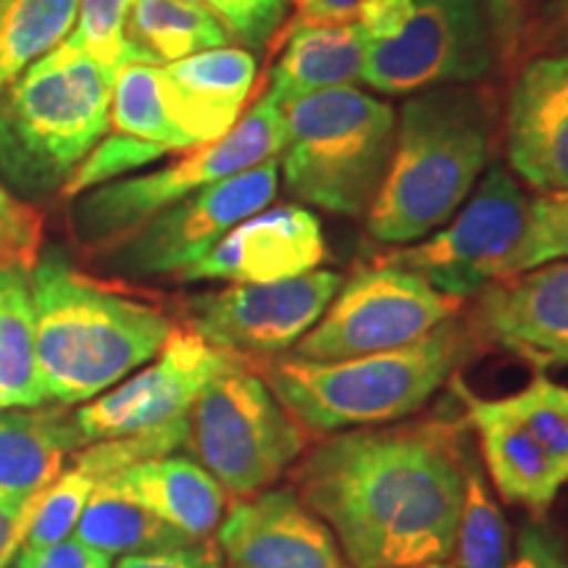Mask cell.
I'll return each mask as SVG.
<instances>
[{
	"instance_id": "obj_26",
	"label": "cell",
	"mask_w": 568,
	"mask_h": 568,
	"mask_svg": "<svg viewBox=\"0 0 568 568\" xmlns=\"http://www.w3.org/2000/svg\"><path fill=\"white\" fill-rule=\"evenodd\" d=\"M74 537L105 556H132V552H151L163 548H182L190 539L180 535L151 510L134 500L111 493L109 487H98L84 506Z\"/></svg>"
},
{
	"instance_id": "obj_12",
	"label": "cell",
	"mask_w": 568,
	"mask_h": 568,
	"mask_svg": "<svg viewBox=\"0 0 568 568\" xmlns=\"http://www.w3.org/2000/svg\"><path fill=\"white\" fill-rule=\"evenodd\" d=\"M280 190V159L197 190L142 224L124 243L103 253V264L122 276L180 274L201 261L226 232L264 211Z\"/></svg>"
},
{
	"instance_id": "obj_20",
	"label": "cell",
	"mask_w": 568,
	"mask_h": 568,
	"mask_svg": "<svg viewBox=\"0 0 568 568\" xmlns=\"http://www.w3.org/2000/svg\"><path fill=\"white\" fill-rule=\"evenodd\" d=\"M458 393L464 397L468 422L477 432L487 471L503 500L535 514L548 510L560 489L568 485L550 453L514 414L506 397L487 400L464 387H458Z\"/></svg>"
},
{
	"instance_id": "obj_41",
	"label": "cell",
	"mask_w": 568,
	"mask_h": 568,
	"mask_svg": "<svg viewBox=\"0 0 568 568\" xmlns=\"http://www.w3.org/2000/svg\"><path fill=\"white\" fill-rule=\"evenodd\" d=\"M414 0H364L358 11V27L366 32L368 42L393 40L406 30Z\"/></svg>"
},
{
	"instance_id": "obj_4",
	"label": "cell",
	"mask_w": 568,
	"mask_h": 568,
	"mask_svg": "<svg viewBox=\"0 0 568 568\" xmlns=\"http://www.w3.org/2000/svg\"><path fill=\"white\" fill-rule=\"evenodd\" d=\"M477 332L447 318L395 351L345 361H305L282 355L261 376L282 408L314 435L366 429L416 414L450 379L471 351Z\"/></svg>"
},
{
	"instance_id": "obj_38",
	"label": "cell",
	"mask_w": 568,
	"mask_h": 568,
	"mask_svg": "<svg viewBox=\"0 0 568 568\" xmlns=\"http://www.w3.org/2000/svg\"><path fill=\"white\" fill-rule=\"evenodd\" d=\"M17 568H111V556L90 548L77 537H67L48 548L24 550L17 558Z\"/></svg>"
},
{
	"instance_id": "obj_48",
	"label": "cell",
	"mask_w": 568,
	"mask_h": 568,
	"mask_svg": "<svg viewBox=\"0 0 568 568\" xmlns=\"http://www.w3.org/2000/svg\"><path fill=\"white\" fill-rule=\"evenodd\" d=\"M6 568H17V564H13V566H6Z\"/></svg>"
},
{
	"instance_id": "obj_40",
	"label": "cell",
	"mask_w": 568,
	"mask_h": 568,
	"mask_svg": "<svg viewBox=\"0 0 568 568\" xmlns=\"http://www.w3.org/2000/svg\"><path fill=\"white\" fill-rule=\"evenodd\" d=\"M508 568H568L558 537L545 524H527Z\"/></svg>"
},
{
	"instance_id": "obj_23",
	"label": "cell",
	"mask_w": 568,
	"mask_h": 568,
	"mask_svg": "<svg viewBox=\"0 0 568 568\" xmlns=\"http://www.w3.org/2000/svg\"><path fill=\"white\" fill-rule=\"evenodd\" d=\"M368 38L355 24L293 27L284 40L280 61L272 69L268 95L287 105L314 92L353 88L364 80Z\"/></svg>"
},
{
	"instance_id": "obj_45",
	"label": "cell",
	"mask_w": 568,
	"mask_h": 568,
	"mask_svg": "<svg viewBox=\"0 0 568 568\" xmlns=\"http://www.w3.org/2000/svg\"><path fill=\"white\" fill-rule=\"evenodd\" d=\"M416 568H453V566H447L443 560V564H426V566H416Z\"/></svg>"
},
{
	"instance_id": "obj_15",
	"label": "cell",
	"mask_w": 568,
	"mask_h": 568,
	"mask_svg": "<svg viewBox=\"0 0 568 568\" xmlns=\"http://www.w3.org/2000/svg\"><path fill=\"white\" fill-rule=\"evenodd\" d=\"M471 329L542 372L568 366V261L489 282Z\"/></svg>"
},
{
	"instance_id": "obj_31",
	"label": "cell",
	"mask_w": 568,
	"mask_h": 568,
	"mask_svg": "<svg viewBox=\"0 0 568 568\" xmlns=\"http://www.w3.org/2000/svg\"><path fill=\"white\" fill-rule=\"evenodd\" d=\"M556 261H568V190L539 193L529 201L527 226L503 266L500 280Z\"/></svg>"
},
{
	"instance_id": "obj_9",
	"label": "cell",
	"mask_w": 568,
	"mask_h": 568,
	"mask_svg": "<svg viewBox=\"0 0 568 568\" xmlns=\"http://www.w3.org/2000/svg\"><path fill=\"white\" fill-rule=\"evenodd\" d=\"M460 297L445 295L406 268H358L343 282L324 316L293 347L305 361H345L395 351L458 316Z\"/></svg>"
},
{
	"instance_id": "obj_29",
	"label": "cell",
	"mask_w": 568,
	"mask_h": 568,
	"mask_svg": "<svg viewBox=\"0 0 568 568\" xmlns=\"http://www.w3.org/2000/svg\"><path fill=\"white\" fill-rule=\"evenodd\" d=\"M458 568H508L510 531L500 506L489 493L477 460L464 453V506L456 535Z\"/></svg>"
},
{
	"instance_id": "obj_22",
	"label": "cell",
	"mask_w": 568,
	"mask_h": 568,
	"mask_svg": "<svg viewBox=\"0 0 568 568\" xmlns=\"http://www.w3.org/2000/svg\"><path fill=\"white\" fill-rule=\"evenodd\" d=\"M67 406L0 410V497L27 500L63 471V458L84 447Z\"/></svg>"
},
{
	"instance_id": "obj_43",
	"label": "cell",
	"mask_w": 568,
	"mask_h": 568,
	"mask_svg": "<svg viewBox=\"0 0 568 568\" xmlns=\"http://www.w3.org/2000/svg\"><path fill=\"white\" fill-rule=\"evenodd\" d=\"M38 495L27 497V500H3L0 497V568L9 566L13 552L24 542Z\"/></svg>"
},
{
	"instance_id": "obj_18",
	"label": "cell",
	"mask_w": 568,
	"mask_h": 568,
	"mask_svg": "<svg viewBox=\"0 0 568 568\" xmlns=\"http://www.w3.org/2000/svg\"><path fill=\"white\" fill-rule=\"evenodd\" d=\"M219 550L232 568H351L332 529L295 489L234 503L219 524Z\"/></svg>"
},
{
	"instance_id": "obj_21",
	"label": "cell",
	"mask_w": 568,
	"mask_h": 568,
	"mask_svg": "<svg viewBox=\"0 0 568 568\" xmlns=\"http://www.w3.org/2000/svg\"><path fill=\"white\" fill-rule=\"evenodd\" d=\"M111 493L148 508L190 542H203L222 524L224 487L201 464L184 456L148 458L103 481Z\"/></svg>"
},
{
	"instance_id": "obj_19",
	"label": "cell",
	"mask_w": 568,
	"mask_h": 568,
	"mask_svg": "<svg viewBox=\"0 0 568 568\" xmlns=\"http://www.w3.org/2000/svg\"><path fill=\"white\" fill-rule=\"evenodd\" d=\"M258 61L247 48H211L161 67L163 101L190 145L222 140L243 119Z\"/></svg>"
},
{
	"instance_id": "obj_37",
	"label": "cell",
	"mask_w": 568,
	"mask_h": 568,
	"mask_svg": "<svg viewBox=\"0 0 568 568\" xmlns=\"http://www.w3.org/2000/svg\"><path fill=\"white\" fill-rule=\"evenodd\" d=\"M542 53H568V0H545L524 21L516 61H527Z\"/></svg>"
},
{
	"instance_id": "obj_5",
	"label": "cell",
	"mask_w": 568,
	"mask_h": 568,
	"mask_svg": "<svg viewBox=\"0 0 568 568\" xmlns=\"http://www.w3.org/2000/svg\"><path fill=\"white\" fill-rule=\"evenodd\" d=\"M116 71L69 38L0 90V180L21 201L63 193L111 126Z\"/></svg>"
},
{
	"instance_id": "obj_44",
	"label": "cell",
	"mask_w": 568,
	"mask_h": 568,
	"mask_svg": "<svg viewBox=\"0 0 568 568\" xmlns=\"http://www.w3.org/2000/svg\"><path fill=\"white\" fill-rule=\"evenodd\" d=\"M297 21L293 27L355 24L364 0H293Z\"/></svg>"
},
{
	"instance_id": "obj_17",
	"label": "cell",
	"mask_w": 568,
	"mask_h": 568,
	"mask_svg": "<svg viewBox=\"0 0 568 568\" xmlns=\"http://www.w3.org/2000/svg\"><path fill=\"white\" fill-rule=\"evenodd\" d=\"M324 258L326 240L314 213L301 205H276L240 222L176 280L268 284L314 272Z\"/></svg>"
},
{
	"instance_id": "obj_10",
	"label": "cell",
	"mask_w": 568,
	"mask_h": 568,
	"mask_svg": "<svg viewBox=\"0 0 568 568\" xmlns=\"http://www.w3.org/2000/svg\"><path fill=\"white\" fill-rule=\"evenodd\" d=\"M527 213L529 197L514 172L503 163H489L450 222L432 232L424 243L397 247L376 261L406 268L439 293L466 301L489 282L500 280L503 266L527 226Z\"/></svg>"
},
{
	"instance_id": "obj_2",
	"label": "cell",
	"mask_w": 568,
	"mask_h": 568,
	"mask_svg": "<svg viewBox=\"0 0 568 568\" xmlns=\"http://www.w3.org/2000/svg\"><path fill=\"white\" fill-rule=\"evenodd\" d=\"M497 103L485 84L414 92L395 119L385 180L366 211L374 240L408 245L456 216L489 166Z\"/></svg>"
},
{
	"instance_id": "obj_28",
	"label": "cell",
	"mask_w": 568,
	"mask_h": 568,
	"mask_svg": "<svg viewBox=\"0 0 568 568\" xmlns=\"http://www.w3.org/2000/svg\"><path fill=\"white\" fill-rule=\"evenodd\" d=\"M111 126L113 132L155 142L172 153L193 151L190 140L166 111L161 67H151V63L130 61L116 71L111 95Z\"/></svg>"
},
{
	"instance_id": "obj_14",
	"label": "cell",
	"mask_w": 568,
	"mask_h": 568,
	"mask_svg": "<svg viewBox=\"0 0 568 568\" xmlns=\"http://www.w3.org/2000/svg\"><path fill=\"white\" fill-rule=\"evenodd\" d=\"M237 353L205 343L190 326H174L151 366L119 382L71 414L84 443L134 435L187 418L203 387L224 372Z\"/></svg>"
},
{
	"instance_id": "obj_27",
	"label": "cell",
	"mask_w": 568,
	"mask_h": 568,
	"mask_svg": "<svg viewBox=\"0 0 568 568\" xmlns=\"http://www.w3.org/2000/svg\"><path fill=\"white\" fill-rule=\"evenodd\" d=\"M77 0H13L0 17V90L74 30Z\"/></svg>"
},
{
	"instance_id": "obj_8",
	"label": "cell",
	"mask_w": 568,
	"mask_h": 568,
	"mask_svg": "<svg viewBox=\"0 0 568 568\" xmlns=\"http://www.w3.org/2000/svg\"><path fill=\"white\" fill-rule=\"evenodd\" d=\"M184 447L195 453L197 464L213 474L226 495L243 500L264 493L295 464L305 435L251 358L237 355L190 408Z\"/></svg>"
},
{
	"instance_id": "obj_24",
	"label": "cell",
	"mask_w": 568,
	"mask_h": 568,
	"mask_svg": "<svg viewBox=\"0 0 568 568\" xmlns=\"http://www.w3.org/2000/svg\"><path fill=\"white\" fill-rule=\"evenodd\" d=\"M126 63H169L211 48H224L230 32L209 6L184 0H134L126 19Z\"/></svg>"
},
{
	"instance_id": "obj_34",
	"label": "cell",
	"mask_w": 568,
	"mask_h": 568,
	"mask_svg": "<svg viewBox=\"0 0 568 568\" xmlns=\"http://www.w3.org/2000/svg\"><path fill=\"white\" fill-rule=\"evenodd\" d=\"M166 153H172L169 148L155 145V142L130 138V134L111 132L92 148L88 159L80 163L67 187H63V195L77 197L88 193L92 187H101V184L116 182V176L126 172H134V169L148 166V163L163 159Z\"/></svg>"
},
{
	"instance_id": "obj_42",
	"label": "cell",
	"mask_w": 568,
	"mask_h": 568,
	"mask_svg": "<svg viewBox=\"0 0 568 568\" xmlns=\"http://www.w3.org/2000/svg\"><path fill=\"white\" fill-rule=\"evenodd\" d=\"M485 3L489 30H493L497 59L503 63L516 61V48L518 38H521L524 21H527V13H524V0H481Z\"/></svg>"
},
{
	"instance_id": "obj_47",
	"label": "cell",
	"mask_w": 568,
	"mask_h": 568,
	"mask_svg": "<svg viewBox=\"0 0 568 568\" xmlns=\"http://www.w3.org/2000/svg\"><path fill=\"white\" fill-rule=\"evenodd\" d=\"M184 3H197V6H209V9H211V0H184Z\"/></svg>"
},
{
	"instance_id": "obj_30",
	"label": "cell",
	"mask_w": 568,
	"mask_h": 568,
	"mask_svg": "<svg viewBox=\"0 0 568 568\" xmlns=\"http://www.w3.org/2000/svg\"><path fill=\"white\" fill-rule=\"evenodd\" d=\"M98 487L101 485H98L82 466L71 464V468L61 471L59 477L38 495V503H34L30 527H27L21 548L38 550L67 539L71 531H74L84 506H88V500Z\"/></svg>"
},
{
	"instance_id": "obj_6",
	"label": "cell",
	"mask_w": 568,
	"mask_h": 568,
	"mask_svg": "<svg viewBox=\"0 0 568 568\" xmlns=\"http://www.w3.org/2000/svg\"><path fill=\"white\" fill-rule=\"evenodd\" d=\"M282 111L287 142L280 169L287 193L339 216H364L393 153V105L358 88H335Z\"/></svg>"
},
{
	"instance_id": "obj_13",
	"label": "cell",
	"mask_w": 568,
	"mask_h": 568,
	"mask_svg": "<svg viewBox=\"0 0 568 568\" xmlns=\"http://www.w3.org/2000/svg\"><path fill=\"white\" fill-rule=\"evenodd\" d=\"M343 287L337 272H314L268 284H230L184 303L182 324L205 343L243 358H274L301 343Z\"/></svg>"
},
{
	"instance_id": "obj_39",
	"label": "cell",
	"mask_w": 568,
	"mask_h": 568,
	"mask_svg": "<svg viewBox=\"0 0 568 568\" xmlns=\"http://www.w3.org/2000/svg\"><path fill=\"white\" fill-rule=\"evenodd\" d=\"M116 568H224V564L216 545L190 542L182 548L132 552L119 560Z\"/></svg>"
},
{
	"instance_id": "obj_11",
	"label": "cell",
	"mask_w": 568,
	"mask_h": 568,
	"mask_svg": "<svg viewBox=\"0 0 568 568\" xmlns=\"http://www.w3.org/2000/svg\"><path fill=\"white\" fill-rule=\"evenodd\" d=\"M497 48L481 0H414L406 30L368 42L364 82L385 95L477 84L495 69Z\"/></svg>"
},
{
	"instance_id": "obj_32",
	"label": "cell",
	"mask_w": 568,
	"mask_h": 568,
	"mask_svg": "<svg viewBox=\"0 0 568 568\" xmlns=\"http://www.w3.org/2000/svg\"><path fill=\"white\" fill-rule=\"evenodd\" d=\"M506 403L542 443L568 481V387L537 376L524 389L508 395Z\"/></svg>"
},
{
	"instance_id": "obj_7",
	"label": "cell",
	"mask_w": 568,
	"mask_h": 568,
	"mask_svg": "<svg viewBox=\"0 0 568 568\" xmlns=\"http://www.w3.org/2000/svg\"><path fill=\"white\" fill-rule=\"evenodd\" d=\"M284 142V111L264 92L222 140L193 148L151 174L109 182L77 195L69 213L71 234L88 251L105 253L197 190L280 159Z\"/></svg>"
},
{
	"instance_id": "obj_1",
	"label": "cell",
	"mask_w": 568,
	"mask_h": 568,
	"mask_svg": "<svg viewBox=\"0 0 568 568\" xmlns=\"http://www.w3.org/2000/svg\"><path fill=\"white\" fill-rule=\"evenodd\" d=\"M293 485L351 568L443 564L456 550L464 453L439 426L337 432L295 468Z\"/></svg>"
},
{
	"instance_id": "obj_46",
	"label": "cell",
	"mask_w": 568,
	"mask_h": 568,
	"mask_svg": "<svg viewBox=\"0 0 568 568\" xmlns=\"http://www.w3.org/2000/svg\"><path fill=\"white\" fill-rule=\"evenodd\" d=\"M13 3V0H0V17H3V11L9 9V6Z\"/></svg>"
},
{
	"instance_id": "obj_36",
	"label": "cell",
	"mask_w": 568,
	"mask_h": 568,
	"mask_svg": "<svg viewBox=\"0 0 568 568\" xmlns=\"http://www.w3.org/2000/svg\"><path fill=\"white\" fill-rule=\"evenodd\" d=\"M290 0H211V11L230 38L247 48H264L282 27Z\"/></svg>"
},
{
	"instance_id": "obj_25",
	"label": "cell",
	"mask_w": 568,
	"mask_h": 568,
	"mask_svg": "<svg viewBox=\"0 0 568 568\" xmlns=\"http://www.w3.org/2000/svg\"><path fill=\"white\" fill-rule=\"evenodd\" d=\"M45 387L38 364L30 272H0V410L38 408Z\"/></svg>"
},
{
	"instance_id": "obj_35",
	"label": "cell",
	"mask_w": 568,
	"mask_h": 568,
	"mask_svg": "<svg viewBox=\"0 0 568 568\" xmlns=\"http://www.w3.org/2000/svg\"><path fill=\"white\" fill-rule=\"evenodd\" d=\"M42 247V213L0 180V272H32Z\"/></svg>"
},
{
	"instance_id": "obj_3",
	"label": "cell",
	"mask_w": 568,
	"mask_h": 568,
	"mask_svg": "<svg viewBox=\"0 0 568 568\" xmlns=\"http://www.w3.org/2000/svg\"><path fill=\"white\" fill-rule=\"evenodd\" d=\"M45 400L80 406L153 361L174 332L159 305L84 274L59 247L30 272Z\"/></svg>"
},
{
	"instance_id": "obj_16",
	"label": "cell",
	"mask_w": 568,
	"mask_h": 568,
	"mask_svg": "<svg viewBox=\"0 0 568 568\" xmlns=\"http://www.w3.org/2000/svg\"><path fill=\"white\" fill-rule=\"evenodd\" d=\"M503 142L518 180L537 193L568 190V53L521 63L508 92Z\"/></svg>"
},
{
	"instance_id": "obj_33",
	"label": "cell",
	"mask_w": 568,
	"mask_h": 568,
	"mask_svg": "<svg viewBox=\"0 0 568 568\" xmlns=\"http://www.w3.org/2000/svg\"><path fill=\"white\" fill-rule=\"evenodd\" d=\"M134 0H77V21L69 40L111 71L126 63V19Z\"/></svg>"
}]
</instances>
